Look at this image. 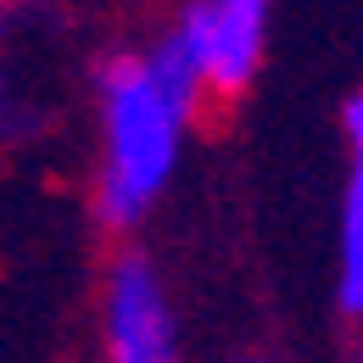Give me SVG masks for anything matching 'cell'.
<instances>
[{"label":"cell","instance_id":"6da1fadb","mask_svg":"<svg viewBox=\"0 0 363 363\" xmlns=\"http://www.w3.org/2000/svg\"><path fill=\"white\" fill-rule=\"evenodd\" d=\"M207 90L184 67L174 40L112 50L95 67V218L118 235L140 229L184 162V140Z\"/></svg>","mask_w":363,"mask_h":363},{"label":"cell","instance_id":"7a4b0ae2","mask_svg":"<svg viewBox=\"0 0 363 363\" xmlns=\"http://www.w3.org/2000/svg\"><path fill=\"white\" fill-rule=\"evenodd\" d=\"M269 23L274 0H190L179 11V23L168 28L174 50L184 56V67L196 73V84L207 90V101H235L252 90L263 50H269Z\"/></svg>","mask_w":363,"mask_h":363},{"label":"cell","instance_id":"3957f363","mask_svg":"<svg viewBox=\"0 0 363 363\" xmlns=\"http://www.w3.org/2000/svg\"><path fill=\"white\" fill-rule=\"evenodd\" d=\"M106 363H179V318L145 252H118L101 285Z\"/></svg>","mask_w":363,"mask_h":363},{"label":"cell","instance_id":"277c9868","mask_svg":"<svg viewBox=\"0 0 363 363\" xmlns=\"http://www.w3.org/2000/svg\"><path fill=\"white\" fill-rule=\"evenodd\" d=\"M335 308L363 324V90L347 101V184L335 224Z\"/></svg>","mask_w":363,"mask_h":363},{"label":"cell","instance_id":"5b68a950","mask_svg":"<svg viewBox=\"0 0 363 363\" xmlns=\"http://www.w3.org/2000/svg\"><path fill=\"white\" fill-rule=\"evenodd\" d=\"M40 118L23 84V11L0 0V145H17Z\"/></svg>","mask_w":363,"mask_h":363},{"label":"cell","instance_id":"8992f818","mask_svg":"<svg viewBox=\"0 0 363 363\" xmlns=\"http://www.w3.org/2000/svg\"><path fill=\"white\" fill-rule=\"evenodd\" d=\"M235 363H274V358H257V352H246V358H235Z\"/></svg>","mask_w":363,"mask_h":363},{"label":"cell","instance_id":"52a82bcc","mask_svg":"<svg viewBox=\"0 0 363 363\" xmlns=\"http://www.w3.org/2000/svg\"><path fill=\"white\" fill-rule=\"evenodd\" d=\"M352 363H363V347H358V352H352Z\"/></svg>","mask_w":363,"mask_h":363}]
</instances>
